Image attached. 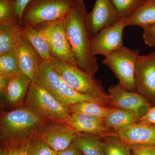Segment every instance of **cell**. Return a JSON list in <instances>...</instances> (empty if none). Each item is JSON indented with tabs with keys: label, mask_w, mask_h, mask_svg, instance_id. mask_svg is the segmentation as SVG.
Here are the masks:
<instances>
[{
	"label": "cell",
	"mask_w": 155,
	"mask_h": 155,
	"mask_svg": "<svg viewBox=\"0 0 155 155\" xmlns=\"http://www.w3.org/2000/svg\"><path fill=\"white\" fill-rule=\"evenodd\" d=\"M57 153L58 155H84L75 140L66 149Z\"/></svg>",
	"instance_id": "33"
},
{
	"label": "cell",
	"mask_w": 155,
	"mask_h": 155,
	"mask_svg": "<svg viewBox=\"0 0 155 155\" xmlns=\"http://www.w3.org/2000/svg\"><path fill=\"white\" fill-rule=\"evenodd\" d=\"M132 155H155V146H130Z\"/></svg>",
	"instance_id": "31"
},
{
	"label": "cell",
	"mask_w": 155,
	"mask_h": 155,
	"mask_svg": "<svg viewBox=\"0 0 155 155\" xmlns=\"http://www.w3.org/2000/svg\"><path fill=\"white\" fill-rule=\"evenodd\" d=\"M14 53L20 72L35 82L41 57L30 43L22 36V33L17 40Z\"/></svg>",
	"instance_id": "14"
},
{
	"label": "cell",
	"mask_w": 155,
	"mask_h": 155,
	"mask_svg": "<svg viewBox=\"0 0 155 155\" xmlns=\"http://www.w3.org/2000/svg\"><path fill=\"white\" fill-rule=\"evenodd\" d=\"M108 91L110 107L129 111L140 118L153 106L148 100L137 92L127 90L119 83L109 87Z\"/></svg>",
	"instance_id": "7"
},
{
	"label": "cell",
	"mask_w": 155,
	"mask_h": 155,
	"mask_svg": "<svg viewBox=\"0 0 155 155\" xmlns=\"http://www.w3.org/2000/svg\"><path fill=\"white\" fill-rule=\"evenodd\" d=\"M32 0H14L13 9L14 16L20 24L22 23L23 12L26 6Z\"/></svg>",
	"instance_id": "30"
},
{
	"label": "cell",
	"mask_w": 155,
	"mask_h": 155,
	"mask_svg": "<svg viewBox=\"0 0 155 155\" xmlns=\"http://www.w3.org/2000/svg\"><path fill=\"white\" fill-rule=\"evenodd\" d=\"M75 140L84 155H106L104 142L99 136L78 133Z\"/></svg>",
	"instance_id": "21"
},
{
	"label": "cell",
	"mask_w": 155,
	"mask_h": 155,
	"mask_svg": "<svg viewBox=\"0 0 155 155\" xmlns=\"http://www.w3.org/2000/svg\"><path fill=\"white\" fill-rule=\"evenodd\" d=\"M75 0H32L26 6L22 23L35 30L63 21Z\"/></svg>",
	"instance_id": "3"
},
{
	"label": "cell",
	"mask_w": 155,
	"mask_h": 155,
	"mask_svg": "<svg viewBox=\"0 0 155 155\" xmlns=\"http://www.w3.org/2000/svg\"><path fill=\"white\" fill-rule=\"evenodd\" d=\"M60 96L61 103L68 109L69 106L82 101L96 103L104 107L99 101L90 96L78 92L63 81L60 88Z\"/></svg>",
	"instance_id": "23"
},
{
	"label": "cell",
	"mask_w": 155,
	"mask_h": 155,
	"mask_svg": "<svg viewBox=\"0 0 155 155\" xmlns=\"http://www.w3.org/2000/svg\"><path fill=\"white\" fill-rule=\"evenodd\" d=\"M70 116L69 125L78 133L103 136L116 132L106 125L104 118L75 113H70Z\"/></svg>",
	"instance_id": "16"
},
{
	"label": "cell",
	"mask_w": 155,
	"mask_h": 155,
	"mask_svg": "<svg viewBox=\"0 0 155 155\" xmlns=\"http://www.w3.org/2000/svg\"><path fill=\"white\" fill-rule=\"evenodd\" d=\"M41 31L47 39L52 58L78 66L65 32L63 21L52 24Z\"/></svg>",
	"instance_id": "12"
},
{
	"label": "cell",
	"mask_w": 155,
	"mask_h": 155,
	"mask_svg": "<svg viewBox=\"0 0 155 155\" xmlns=\"http://www.w3.org/2000/svg\"><path fill=\"white\" fill-rule=\"evenodd\" d=\"M87 13L83 0H75L63 23L78 67L95 76L98 70V65L95 56L91 52V38L84 22Z\"/></svg>",
	"instance_id": "1"
},
{
	"label": "cell",
	"mask_w": 155,
	"mask_h": 155,
	"mask_svg": "<svg viewBox=\"0 0 155 155\" xmlns=\"http://www.w3.org/2000/svg\"><path fill=\"white\" fill-rule=\"evenodd\" d=\"M117 135L129 146H155V125L140 121L117 130Z\"/></svg>",
	"instance_id": "13"
},
{
	"label": "cell",
	"mask_w": 155,
	"mask_h": 155,
	"mask_svg": "<svg viewBox=\"0 0 155 155\" xmlns=\"http://www.w3.org/2000/svg\"><path fill=\"white\" fill-rule=\"evenodd\" d=\"M53 155H58V154H57V153L56 152L54 151V154Z\"/></svg>",
	"instance_id": "38"
},
{
	"label": "cell",
	"mask_w": 155,
	"mask_h": 155,
	"mask_svg": "<svg viewBox=\"0 0 155 155\" xmlns=\"http://www.w3.org/2000/svg\"><path fill=\"white\" fill-rule=\"evenodd\" d=\"M13 3L14 0H0V22L17 20L14 16Z\"/></svg>",
	"instance_id": "29"
},
{
	"label": "cell",
	"mask_w": 155,
	"mask_h": 155,
	"mask_svg": "<svg viewBox=\"0 0 155 155\" xmlns=\"http://www.w3.org/2000/svg\"><path fill=\"white\" fill-rule=\"evenodd\" d=\"M17 41L11 42L0 44V55L14 52L17 45Z\"/></svg>",
	"instance_id": "35"
},
{
	"label": "cell",
	"mask_w": 155,
	"mask_h": 155,
	"mask_svg": "<svg viewBox=\"0 0 155 155\" xmlns=\"http://www.w3.org/2000/svg\"><path fill=\"white\" fill-rule=\"evenodd\" d=\"M50 60L65 83L78 92L98 100L104 107H109L107 93L95 76L89 75L78 66L57 58H52Z\"/></svg>",
	"instance_id": "4"
},
{
	"label": "cell",
	"mask_w": 155,
	"mask_h": 155,
	"mask_svg": "<svg viewBox=\"0 0 155 155\" xmlns=\"http://www.w3.org/2000/svg\"><path fill=\"white\" fill-rule=\"evenodd\" d=\"M21 33L22 36L31 44L40 57L45 60L52 58L47 39L41 31L35 30L26 24L22 23Z\"/></svg>",
	"instance_id": "19"
},
{
	"label": "cell",
	"mask_w": 155,
	"mask_h": 155,
	"mask_svg": "<svg viewBox=\"0 0 155 155\" xmlns=\"http://www.w3.org/2000/svg\"><path fill=\"white\" fill-rule=\"evenodd\" d=\"M31 139V138L30 139L27 140L26 142H25L19 147V150H18V152H17L16 155H28V147H29V144H30Z\"/></svg>",
	"instance_id": "37"
},
{
	"label": "cell",
	"mask_w": 155,
	"mask_h": 155,
	"mask_svg": "<svg viewBox=\"0 0 155 155\" xmlns=\"http://www.w3.org/2000/svg\"><path fill=\"white\" fill-rule=\"evenodd\" d=\"M21 35V24L17 20L0 22V44L17 41Z\"/></svg>",
	"instance_id": "25"
},
{
	"label": "cell",
	"mask_w": 155,
	"mask_h": 155,
	"mask_svg": "<svg viewBox=\"0 0 155 155\" xmlns=\"http://www.w3.org/2000/svg\"><path fill=\"white\" fill-rule=\"evenodd\" d=\"M19 148L13 149L6 147H1L0 155H16L19 150Z\"/></svg>",
	"instance_id": "36"
},
{
	"label": "cell",
	"mask_w": 155,
	"mask_h": 155,
	"mask_svg": "<svg viewBox=\"0 0 155 155\" xmlns=\"http://www.w3.org/2000/svg\"><path fill=\"white\" fill-rule=\"evenodd\" d=\"M126 26H138L143 29L155 24V0H147L127 18Z\"/></svg>",
	"instance_id": "18"
},
{
	"label": "cell",
	"mask_w": 155,
	"mask_h": 155,
	"mask_svg": "<svg viewBox=\"0 0 155 155\" xmlns=\"http://www.w3.org/2000/svg\"><path fill=\"white\" fill-rule=\"evenodd\" d=\"M20 72L14 52L0 55V76L11 78Z\"/></svg>",
	"instance_id": "27"
},
{
	"label": "cell",
	"mask_w": 155,
	"mask_h": 155,
	"mask_svg": "<svg viewBox=\"0 0 155 155\" xmlns=\"http://www.w3.org/2000/svg\"><path fill=\"white\" fill-rule=\"evenodd\" d=\"M24 105L48 122L69 125L71 116L68 109L36 82L31 83Z\"/></svg>",
	"instance_id": "5"
},
{
	"label": "cell",
	"mask_w": 155,
	"mask_h": 155,
	"mask_svg": "<svg viewBox=\"0 0 155 155\" xmlns=\"http://www.w3.org/2000/svg\"><path fill=\"white\" fill-rule=\"evenodd\" d=\"M31 81L28 76L20 72L11 77L5 91L1 94L5 97L9 105L17 107L21 106Z\"/></svg>",
	"instance_id": "17"
},
{
	"label": "cell",
	"mask_w": 155,
	"mask_h": 155,
	"mask_svg": "<svg viewBox=\"0 0 155 155\" xmlns=\"http://www.w3.org/2000/svg\"><path fill=\"white\" fill-rule=\"evenodd\" d=\"M147 0H111L120 19L130 16Z\"/></svg>",
	"instance_id": "26"
},
{
	"label": "cell",
	"mask_w": 155,
	"mask_h": 155,
	"mask_svg": "<svg viewBox=\"0 0 155 155\" xmlns=\"http://www.w3.org/2000/svg\"><path fill=\"white\" fill-rule=\"evenodd\" d=\"M54 151L38 133L31 140L28 155H53Z\"/></svg>",
	"instance_id": "28"
},
{
	"label": "cell",
	"mask_w": 155,
	"mask_h": 155,
	"mask_svg": "<svg viewBox=\"0 0 155 155\" xmlns=\"http://www.w3.org/2000/svg\"><path fill=\"white\" fill-rule=\"evenodd\" d=\"M143 38L146 44L155 48V24L143 29Z\"/></svg>",
	"instance_id": "32"
},
{
	"label": "cell",
	"mask_w": 155,
	"mask_h": 155,
	"mask_svg": "<svg viewBox=\"0 0 155 155\" xmlns=\"http://www.w3.org/2000/svg\"><path fill=\"white\" fill-rule=\"evenodd\" d=\"M120 19L111 0H96L92 11L86 13L84 22L92 38L103 28L114 25Z\"/></svg>",
	"instance_id": "10"
},
{
	"label": "cell",
	"mask_w": 155,
	"mask_h": 155,
	"mask_svg": "<svg viewBox=\"0 0 155 155\" xmlns=\"http://www.w3.org/2000/svg\"><path fill=\"white\" fill-rule=\"evenodd\" d=\"M140 121L148 122L155 125V104L150 108L146 114L140 117Z\"/></svg>",
	"instance_id": "34"
},
{
	"label": "cell",
	"mask_w": 155,
	"mask_h": 155,
	"mask_svg": "<svg viewBox=\"0 0 155 155\" xmlns=\"http://www.w3.org/2000/svg\"><path fill=\"white\" fill-rule=\"evenodd\" d=\"M111 107H105L97 103L82 101L69 106V113H78L104 118L107 116Z\"/></svg>",
	"instance_id": "24"
},
{
	"label": "cell",
	"mask_w": 155,
	"mask_h": 155,
	"mask_svg": "<svg viewBox=\"0 0 155 155\" xmlns=\"http://www.w3.org/2000/svg\"><path fill=\"white\" fill-rule=\"evenodd\" d=\"M139 51L123 46L119 49L106 56L102 61L114 72L124 88L131 91H136L134 81L136 65Z\"/></svg>",
	"instance_id": "6"
},
{
	"label": "cell",
	"mask_w": 155,
	"mask_h": 155,
	"mask_svg": "<svg viewBox=\"0 0 155 155\" xmlns=\"http://www.w3.org/2000/svg\"><path fill=\"white\" fill-rule=\"evenodd\" d=\"M140 118L129 111L111 107L104 120L106 125L116 132L121 128L139 122Z\"/></svg>",
	"instance_id": "20"
},
{
	"label": "cell",
	"mask_w": 155,
	"mask_h": 155,
	"mask_svg": "<svg viewBox=\"0 0 155 155\" xmlns=\"http://www.w3.org/2000/svg\"><path fill=\"white\" fill-rule=\"evenodd\" d=\"M48 122L24 105L4 112L0 118L1 147L19 148Z\"/></svg>",
	"instance_id": "2"
},
{
	"label": "cell",
	"mask_w": 155,
	"mask_h": 155,
	"mask_svg": "<svg viewBox=\"0 0 155 155\" xmlns=\"http://www.w3.org/2000/svg\"><path fill=\"white\" fill-rule=\"evenodd\" d=\"M99 136L104 142L106 155H132L130 146L116 132Z\"/></svg>",
	"instance_id": "22"
},
{
	"label": "cell",
	"mask_w": 155,
	"mask_h": 155,
	"mask_svg": "<svg viewBox=\"0 0 155 155\" xmlns=\"http://www.w3.org/2000/svg\"><path fill=\"white\" fill-rule=\"evenodd\" d=\"M38 133L56 152L69 147L78 134L68 124L59 122H46Z\"/></svg>",
	"instance_id": "11"
},
{
	"label": "cell",
	"mask_w": 155,
	"mask_h": 155,
	"mask_svg": "<svg viewBox=\"0 0 155 155\" xmlns=\"http://www.w3.org/2000/svg\"><path fill=\"white\" fill-rule=\"evenodd\" d=\"M62 81V78L53 67L51 60L40 58L35 82L61 103L60 90Z\"/></svg>",
	"instance_id": "15"
},
{
	"label": "cell",
	"mask_w": 155,
	"mask_h": 155,
	"mask_svg": "<svg viewBox=\"0 0 155 155\" xmlns=\"http://www.w3.org/2000/svg\"><path fill=\"white\" fill-rule=\"evenodd\" d=\"M126 27L124 19L100 31L91 39V52L94 56L105 57L123 46V32Z\"/></svg>",
	"instance_id": "8"
},
{
	"label": "cell",
	"mask_w": 155,
	"mask_h": 155,
	"mask_svg": "<svg viewBox=\"0 0 155 155\" xmlns=\"http://www.w3.org/2000/svg\"><path fill=\"white\" fill-rule=\"evenodd\" d=\"M134 81L136 91L155 104V52L139 56Z\"/></svg>",
	"instance_id": "9"
}]
</instances>
